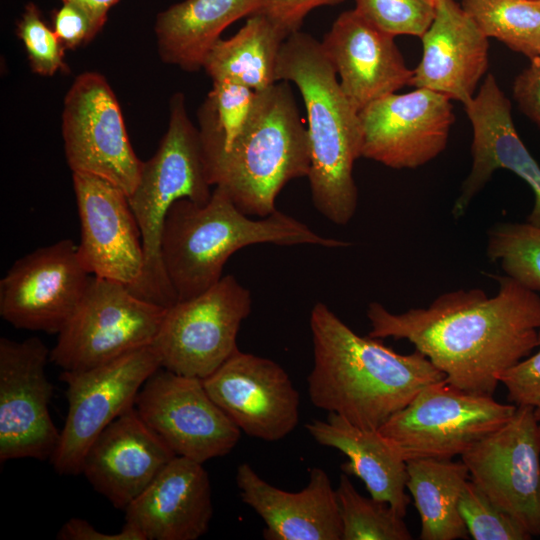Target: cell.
<instances>
[{"instance_id":"19","label":"cell","mask_w":540,"mask_h":540,"mask_svg":"<svg viewBox=\"0 0 540 540\" xmlns=\"http://www.w3.org/2000/svg\"><path fill=\"white\" fill-rule=\"evenodd\" d=\"M464 108L473 129L472 166L453 205V217L463 216L493 173L505 169L524 180L533 191L534 205L527 222L540 225V166L520 139L510 101L492 74L486 76L479 92Z\"/></svg>"},{"instance_id":"5","label":"cell","mask_w":540,"mask_h":540,"mask_svg":"<svg viewBox=\"0 0 540 540\" xmlns=\"http://www.w3.org/2000/svg\"><path fill=\"white\" fill-rule=\"evenodd\" d=\"M262 243L325 248L350 245L319 235L279 210L253 219L235 205L223 188L214 187L204 204L189 199L176 201L164 221L161 260L177 301L212 287L222 278L224 265L233 253Z\"/></svg>"},{"instance_id":"30","label":"cell","mask_w":540,"mask_h":540,"mask_svg":"<svg viewBox=\"0 0 540 540\" xmlns=\"http://www.w3.org/2000/svg\"><path fill=\"white\" fill-rule=\"evenodd\" d=\"M336 495L342 523L341 540H411L407 525L389 504L362 496L349 475L341 472Z\"/></svg>"},{"instance_id":"20","label":"cell","mask_w":540,"mask_h":540,"mask_svg":"<svg viewBox=\"0 0 540 540\" xmlns=\"http://www.w3.org/2000/svg\"><path fill=\"white\" fill-rule=\"evenodd\" d=\"M394 38L352 9L335 19L321 41L343 93L358 112L411 82L413 70Z\"/></svg>"},{"instance_id":"10","label":"cell","mask_w":540,"mask_h":540,"mask_svg":"<svg viewBox=\"0 0 540 540\" xmlns=\"http://www.w3.org/2000/svg\"><path fill=\"white\" fill-rule=\"evenodd\" d=\"M161 368L153 345L82 371H62L68 410L57 448L50 458L60 475L81 473L89 448L116 418L135 406L146 380Z\"/></svg>"},{"instance_id":"1","label":"cell","mask_w":540,"mask_h":540,"mask_svg":"<svg viewBox=\"0 0 540 540\" xmlns=\"http://www.w3.org/2000/svg\"><path fill=\"white\" fill-rule=\"evenodd\" d=\"M495 296L480 288L443 293L428 307L400 314L371 302L373 338L405 339L453 386L493 396L500 376L538 346L540 296L513 278L494 276Z\"/></svg>"},{"instance_id":"7","label":"cell","mask_w":540,"mask_h":540,"mask_svg":"<svg viewBox=\"0 0 540 540\" xmlns=\"http://www.w3.org/2000/svg\"><path fill=\"white\" fill-rule=\"evenodd\" d=\"M516 408L445 379L424 387L378 430L406 461L452 459L506 424Z\"/></svg>"},{"instance_id":"14","label":"cell","mask_w":540,"mask_h":540,"mask_svg":"<svg viewBox=\"0 0 540 540\" xmlns=\"http://www.w3.org/2000/svg\"><path fill=\"white\" fill-rule=\"evenodd\" d=\"M470 480L532 537L540 536V422L529 406L461 455Z\"/></svg>"},{"instance_id":"42","label":"cell","mask_w":540,"mask_h":540,"mask_svg":"<svg viewBox=\"0 0 540 540\" xmlns=\"http://www.w3.org/2000/svg\"><path fill=\"white\" fill-rule=\"evenodd\" d=\"M441 0H434V2L436 3V6L437 4L440 2Z\"/></svg>"},{"instance_id":"18","label":"cell","mask_w":540,"mask_h":540,"mask_svg":"<svg viewBox=\"0 0 540 540\" xmlns=\"http://www.w3.org/2000/svg\"><path fill=\"white\" fill-rule=\"evenodd\" d=\"M81 226L79 254L95 277L120 282L132 291L140 283L145 256L142 235L128 195L98 176L72 172Z\"/></svg>"},{"instance_id":"26","label":"cell","mask_w":540,"mask_h":540,"mask_svg":"<svg viewBox=\"0 0 540 540\" xmlns=\"http://www.w3.org/2000/svg\"><path fill=\"white\" fill-rule=\"evenodd\" d=\"M263 0H184L156 16L154 32L161 60L186 72L203 69L222 32L259 11Z\"/></svg>"},{"instance_id":"27","label":"cell","mask_w":540,"mask_h":540,"mask_svg":"<svg viewBox=\"0 0 540 540\" xmlns=\"http://www.w3.org/2000/svg\"><path fill=\"white\" fill-rule=\"evenodd\" d=\"M406 489L420 516L421 540L468 539L458 503L469 480L462 462L452 459H413L407 461Z\"/></svg>"},{"instance_id":"37","label":"cell","mask_w":540,"mask_h":540,"mask_svg":"<svg viewBox=\"0 0 540 540\" xmlns=\"http://www.w3.org/2000/svg\"><path fill=\"white\" fill-rule=\"evenodd\" d=\"M52 20L53 30L65 49L86 45L99 33L88 13L71 2H62L53 11Z\"/></svg>"},{"instance_id":"41","label":"cell","mask_w":540,"mask_h":540,"mask_svg":"<svg viewBox=\"0 0 540 540\" xmlns=\"http://www.w3.org/2000/svg\"><path fill=\"white\" fill-rule=\"evenodd\" d=\"M61 2H71L88 13L95 27L100 32L104 27L108 12L119 0H60Z\"/></svg>"},{"instance_id":"17","label":"cell","mask_w":540,"mask_h":540,"mask_svg":"<svg viewBox=\"0 0 540 540\" xmlns=\"http://www.w3.org/2000/svg\"><path fill=\"white\" fill-rule=\"evenodd\" d=\"M203 384L211 398L250 437L279 441L299 422L300 398L277 362L239 349Z\"/></svg>"},{"instance_id":"13","label":"cell","mask_w":540,"mask_h":540,"mask_svg":"<svg viewBox=\"0 0 540 540\" xmlns=\"http://www.w3.org/2000/svg\"><path fill=\"white\" fill-rule=\"evenodd\" d=\"M135 408L177 456L202 464L230 453L241 437L202 379L162 367L143 384Z\"/></svg>"},{"instance_id":"24","label":"cell","mask_w":540,"mask_h":540,"mask_svg":"<svg viewBox=\"0 0 540 540\" xmlns=\"http://www.w3.org/2000/svg\"><path fill=\"white\" fill-rule=\"evenodd\" d=\"M212 516L203 464L177 455L125 509V523L145 540H197L208 531Z\"/></svg>"},{"instance_id":"40","label":"cell","mask_w":540,"mask_h":540,"mask_svg":"<svg viewBox=\"0 0 540 540\" xmlns=\"http://www.w3.org/2000/svg\"><path fill=\"white\" fill-rule=\"evenodd\" d=\"M56 538L59 540H145L142 533L128 523H125L117 533H104L81 518L67 520L59 529Z\"/></svg>"},{"instance_id":"16","label":"cell","mask_w":540,"mask_h":540,"mask_svg":"<svg viewBox=\"0 0 540 540\" xmlns=\"http://www.w3.org/2000/svg\"><path fill=\"white\" fill-rule=\"evenodd\" d=\"M362 157L394 169H414L436 158L455 120L451 99L426 88L388 94L359 112Z\"/></svg>"},{"instance_id":"4","label":"cell","mask_w":540,"mask_h":540,"mask_svg":"<svg viewBox=\"0 0 540 540\" xmlns=\"http://www.w3.org/2000/svg\"><path fill=\"white\" fill-rule=\"evenodd\" d=\"M276 79L293 82L304 102L313 204L330 222L346 225L358 205L353 166L362 157L359 112L343 93L321 42L308 33L296 31L283 42Z\"/></svg>"},{"instance_id":"12","label":"cell","mask_w":540,"mask_h":540,"mask_svg":"<svg viewBox=\"0 0 540 540\" xmlns=\"http://www.w3.org/2000/svg\"><path fill=\"white\" fill-rule=\"evenodd\" d=\"M92 277L71 239L40 247L0 280V316L17 329L58 334Z\"/></svg>"},{"instance_id":"6","label":"cell","mask_w":540,"mask_h":540,"mask_svg":"<svg viewBox=\"0 0 540 540\" xmlns=\"http://www.w3.org/2000/svg\"><path fill=\"white\" fill-rule=\"evenodd\" d=\"M213 187L207 177L199 128L188 116L185 98L169 102L168 128L155 154L143 161L138 184L128 197L139 225L145 256L143 277L132 291L165 308L177 302L161 260V234L172 205L181 199L204 204Z\"/></svg>"},{"instance_id":"11","label":"cell","mask_w":540,"mask_h":540,"mask_svg":"<svg viewBox=\"0 0 540 540\" xmlns=\"http://www.w3.org/2000/svg\"><path fill=\"white\" fill-rule=\"evenodd\" d=\"M61 131L72 172L103 178L128 197L135 190L143 161L130 142L118 99L104 75L79 74L66 92Z\"/></svg>"},{"instance_id":"9","label":"cell","mask_w":540,"mask_h":540,"mask_svg":"<svg viewBox=\"0 0 540 540\" xmlns=\"http://www.w3.org/2000/svg\"><path fill=\"white\" fill-rule=\"evenodd\" d=\"M251 308L250 291L233 275L166 308L152 343L161 367L205 379L238 350V332Z\"/></svg>"},{"instance_id":"8","label":"cell","mask_w":540,"mask_h":540,"mask_svg":"<svg viewBox=\"0 0 540 540\" xmlns=\"http://www.w3.org/2000/svg\"><path fill=\"white\" fill-rule=\"evenodd\" d=\"M165 312L125 284L93 276L59 331L50 361L62 371H82L152 345Z\"/></svg>"},{"instance_id":"22","label":"cell","mask_w":540,"mask_h":540,"mask_svg":"<svg viewBox=\"0 0 540 540\" xmlns=\"http://www.w3.org/2000/svg\"><path fill=\"white\" fill-rule=\"evenodd\" d=\"M236 484L242 501L264 521L266 540H341L336 489L325 470L312 468L307 485L299 492H288L242 463L236 470Z\"/></svg>"},{"instance_id":"28","label":"cell","mask_w":540,"mask_h":540,"mask_svg":"<svg viewBox=\"0 0 540 540\" xmlns=\"http://www.w3.org/2000/svg\"><path fill=\"white\" fill-rule=\"evenodd\" d=\"M288 35L265 15L248 17L229 39H219L203 69L213 80H229L259 92L274 85L278 56Z\"/></svg>"},{"instance_id":"33","label":"cell","mask_w":540,"mask_h":540,"mask_svg":"<svg viewBox=\"0 0 540 540\" xmlns=\"http://www.w3.org/2000/svg\"><path fill=\"white\" fill-rule=\"evenodd\" d=\"M256 93L233 81H212V88L198 113L208 119L224 147H228L243 128Z\"/></svg>"},{"instance_id":"31","label":"cell","mask_w":540,"mask_h":540,"mask_svg":"<svg viewBox=\"0 0 540 540\" xmlns=\"http://www.w3.org/2000/svg\"><path fill=\"white\" fill-rule=\"evenodd\" d=\"M486 254L505 275L525 288L540 291V225L501 222L487 233Z\"/></svg>"},{"instance_id":"29","label":"cell","mask_w":540,"mask_h":540,"mask_svg":"<svg viewBox=\"0 0 540 540\" xmlns=\"http://www.w3.org/2000/svg\"><path fill=\"white\" fill-rule=\"evenodd\" d=\"M482 32L530 60L540 57V0H462Z\"/></svg>"},{"instance_id":"36","label":"cell","mask_w":540,"mask_h":540,"mask_svg":"<svg viewBox=\"0 0 540 540\" xmlns=\"http://www.w3.org/2000/svg\"><path fill=\"white\" fill-rule=\"evenodd\" d=\"M532 353L500 376L507 399L516 406H529L540 422V329L538 346Z\"/></svg>"},{"instance_id":"34","label":"cell","mask_w":540,"mask_h":540,"mask_svg":"<svg viewBox=\"0 0 540 540\" xmlns=\"http://www.w3.org/2000/svg\"><path fill=\"white\" fill-rule=\"evenodd\" d=\"M355 10L392 35L422 37L436 14L434 0H354Z\"/></svg>"},{"instance_id":"21","label":"cell","mask_w":540,"mask_h":540,"mask_svg":"<svg viewBox=\"0 0 540 540\" xmlns=\"http://www.w3.org/2000/svg\"><path fill=\"white\" fill-rule=\"evenodd\" d=\"M175 456L134 406L96 438L81 473L115 508L125 510Z\"/></svg>"},{"instance_id":"38","label":"cell","mask_w":540,"mask_h":540,"mask_svg":"<svg viewBox=\"0 0 540 540\" xmlns=\"http://www.w3.org/2000/svg\"><path fill=\"white\" fill-rule=\"evenodd\" d=\"M343 1L345 0H263L257 13L265 15L289 36L300 30L305 17L315 8L337 5Z\"/></svg>"},{"instance_id":"2","label":"cell","mask_w":540,"mask_h":540,"mask_svg":"<svg viewBox=\"0 0 540 540\" xmlns=\"http://www.w3.org/2000/svg\"><path fill=\"white\" fill-rule=\"evenodd\" d=\"M309 324V398L360 428L378 430L424 387L446 379L418 350L399 354L378 338L360 336L322 302L311 309Z\"/></svg>"},{"instance_id":"15","label":"cell","mask_w":540,"mask_h":540,"mask_svg":"<svg viewBox=\"0 0 540 540\" xmlns=\"http://www.w3.org/2000/svg\"><path fill=\"white\" fill-rule=\"evenodd\" d=\"M50 350L38 337L0 338V461L51 458L60 439L50 412Z\"/></svg>"},{"instance_id":"3","label":"cell","mask_w":540,"mask_h":540,"mask_svg":"<svg viewBox=\"0 0 540 540\" xmlns=\"http://www.w3.org/2000/svg\"><path fill=\"white\" fill-rule=\"evenodd\" d=\"M198 121L210 184L223 188L246 215L272 214L282 188L308 176L307 128L288 81L256 93L243 128L228 147L207 118L198 113Z\"/></svg>"},{"instance_id":"23","label":"cell","mask_w":540,"mask_h":540,"mask_svg":"<svg viewBox=\"0 0 540 540\" xmlns=\"http://www.w3.org/2000/svg\"><path fill=\"white\" fill-rule=\"evenodd\" d=\"M421 40L422 58L410 85L468 103L488 69V37L461 5L441 0Z\"/></svg>"},{"instance_id":"39","label":"cell","mask_w":540,"mask_h":540,"mask_svg":"<svg viewBox=\"0 0 540 540\" xmlns=\"http://www.w3.org/2000/svg\"><path fill=\"white\" fill-rule=\"evenodd\" d=\"M513 95L520 109L540 126V57L530 60L517 76Z\"/></svg>"},{"instance_id":"25","label":"cell","mask_w":540,"mask_h":540,"mask_svg":"<svg viewBox=\"0 0 540 540\" xmlns=\"http://www.w3.org/2000/svg\"><path fill=\"white\" fill-rule=\"evenodd\" d=\"M305 428L318 444L337 449L348 458L340 466L342 472L359 478L370 497L406 516L411 503L406 494L407 461L379 430L360 428L335 413H329L324 421L312 420Z\"/></svg>"},{"instance_id":"35","label":"cell","mask_w":540,"mask_h":540,"mask_svg":"<svg viewBox=\"0 0 540 540\" xmlns=\"http://www.w3.org/2000/svg\"><path fill=\"white\" fill-rule=\"evenodd\" d=\"M16 34L23 43L31 70L40 76L51 77L67 71L65 48L41 16L39 7L28 2L16 25Z\"/></svg>"},{"instance_id":"32","label":"cell","mask_w":540,"mask_h":540,"mask_svg":"<svg viewBox=\"0 0 540 540\" xmlns=\"http://www.w3.org/2000/svg\"><path fill=\"white\" fill-rule=\"evenodd\" d=\"M459 513L474 540H530L532 536L497 507L471 480L458 503Z\"/></svg>"}]
</instances>
